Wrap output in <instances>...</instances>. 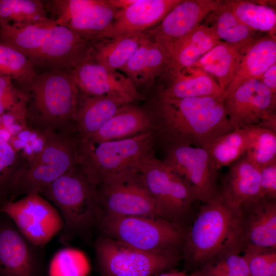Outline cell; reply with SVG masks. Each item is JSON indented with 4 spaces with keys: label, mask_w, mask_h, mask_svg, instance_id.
Wrapping results in <instances>:
<instances>
[{
    "label": "cell",
    "mask_w": 276,
    "mask_h": 276,
    "mask_svg": "<svg viewBox=\"0 0 276 276\" xmlns=\"http://www.w3.org/2000/svg\"><path fill=\"white\" fill-rule=\"evenodd\" d=\"M223 99L226 115L234 129L257 125L276 113V94L257 79L242 82Z\"/></svg>",
    "instance_id": "cell-17"
},
{
    "label": "cell",
    "mask_w": 276,
    "mask_h": 276,
    "mask_svg": "<svg viewBox=\"0 0 276 276\" xmlns=\"http://www.w3.org/2000/svg\"><path fill=\"white\" fill-rule=\"evenodd\" d=\"M155 146L152 130L96 146L79 144L80 164L97 188L110 179L138 173L141 165L155 156Z\"/></svg>",
    "instance_id": "cell-6"
},
{
    "label": "cell",
    "mask_w": 276,
    "mask_h": 276,
    "mask_svg": "<svg viewBox=\"0 0 276 276\" xmlns=\"http://www.w3.org/2000/svg\"><path fill=\"white\" fill-rule=\"evenodd\" d=\"M162 148V161L190 186L197 200L203 204L216 197L219 170L204 148L186 145Z\"/></svg>",
    "instance_id": "cell-13"
},
{
    "label": "cell",
    "mask_w": 276,
    "mask_h": 276,
    "mask_svg": "<svg viewBox=\"0 0 276 276\" xmlns=\"http://www.w3.org/2000/svg\"><path fill=\"white\" fill-rule=\"evenodd\" d=\"M78 106L74 128L80 143H84L122 107L130 104L107 96H89Z\"/></svg>",
    "instance_id": "cell-23"
},
{
    "label": "cell",
    "mask_w": 276,
    "mask_h": 276,
    "mask_svg": "<svg viewBox=\"0 0 276 276\" xmlns=\"http://www.w3.org/2000/svg\"><path fill=\"white\" fill-rule=\"evenodd\" d=\"M139 172L162 217L184 227L182 223L197 200L190 186L155 155L146 160Z\"/></svg>",
    "instance_id": "cell-9"
},
{
    "label": "cell",
    "mask_w": 276,
    "mask_h": 276,
    "mask_svg": "<svg viewBox=\"0 0 276 276\" xmlns=\"http://www.w3.org/2000/svg\"><path fill=\"white\" fill-rule=\"evenodd\" d=\"M248 147V139L243 128H236L203 146L219 170L231 165L244 156Z\"/></svg>",
    "instance_id": "cell-33"
},
{
    "label": "cell",
    "mask_w": 276,
    "mask_h": 276,
    "mask_svg": "<svg viewBox=\"0 0 276 276\" xmlns=\"http://www.w3.org/2000/svg\"><path fill=\"white\" fill-rule=\"evenodd\" d=\"M54 261L64 265L52 264V270L64 267V270L55 276H86L89 270L86 258L77 249L67 248L61 250L55 257Z\"/></svg>",
    "instance_id": "cell-38"
},
{
    "label": "cell",
    "mask_w": 276,
    "mask_h": 276,
    "mask_svg": "<svg viewBox=\"0 0 276 276\" xmlns=\"http://www.w3.org/2000/svg\"><path fill=\"white\" fill-rule=\"evenodd\" d=\"M49 6L56 24L94 42L102 39L119 10L108 0H56Z\"/></svg>",
    "instance_id": "cell-15"
},
{
    "label": "cell",
    "mask_w": 276,
    "mask_h": 276,
    "mask_svg": "<svg viewBox=\"0 0 276 276\" xmlns=\"http://www.w3.org/2000/svg\"><path fill=\"white\" fill-rule=\"evenodd\" d=\"M12 78L0 73V116L14 107L20 101L27 100L20 89L15 87Z\"/></svg>",
    "instance_id": "cell-40"
},
{
    "label": "cell",
    "mask_w": 276,
    "mask_h": 276,
    "mask_svg": "<svg viewBox=\"0 0 276 276\" xmlns=\"http://www.w3.org/2000/svg\"><path fill=\"white\" fill-rule=\"evenodd\" d=\"M249 276H276V252L272 248L248 249L243 252Z\"/></svg>",
    "instance_id": "cell-37"
},
{
    "label": "cell",
    "mask_w": 276,
    "mask_h": 276,
    "mask_svg": "<svg viewBox=\"0 0 276 276\" xmlns=\"http://www.w3.org/2000/svg\"><path fill=\"white\" fill-rule=\"evenodd\" d=\"M260 197L276 199V160L259 168Z\"/></svg>",
    "instance_id": "cell-41"
},
{
    "label": "cell",
    "mask_w": 276,
    "mask_h": 276,
    "mask_svg": "<svg viewBox=\"0 0 276 276\" xmlns=\"http://www.w3.org/2000/svg\"><path fill=\"white\" fill-rule=\"evenodd\" d=\"M0 213L8 217L29 242L42 249L63 226L57 209L37 192L17 201L4 200Z\"/></svg>",
    "instance_id": "cell-11"
},
{
    "label": "cell",
    "mask_w": 276,
    "mask_h": 276,
    "mask_svg": "<svg viewBox=\"0 0 276 276\" xmlns=\"http://www.w3.org/2000/svg\"><path fill=\"white\" fill-rule=\"evenodd\" d=\"M79 89L89 96H107L131 103L142 96L129 79L91 60L82 63L71 72Z\"/></svg>",
    "instance_id": "cell-19"
},
{
    "label": "cell",
    "mask_w": 276,
    "mask_h": 276,
    "mask_svg": "<svg viewBox=\"0 0 276 276\" xmlns=\"http://www.w3.org/2000/svg\"><path fill=\"white\" fill-rule=\"evenodd\" d=\"M236 17L255 31L275 36V10L262 2L246 0L226 1Z\"/></svg>",
    "instance_id": "cell-32"
},
{
    "label": "cell",
    "mask_w": 276,
    "mask_h": 276,
    "mask_svg": "<svg viewBox=\"0 0 276 276\" xmlns=\"http://www.w3.org/2000/svg\"><path fill=\"white\" fill-rule=\"evenodd\" d=\"M45 5L38 0H0V24L22 27L52 20Z\"/></svg>",
    "instance_id": "cell-31"
},
{
    "label": "cell",
    "mask_w": 276,
    "mask_h": 276,
    "mask_svg": "<svg viewBox=\"0 0 276 276\" xmlns=\"http://www.w3.org/2000/svg\"><path fill=\"white\" fill-rule=\"evenodd\" d=\"M221 41L210 27L201 24L174 51L164 72L180 71L191 66Z\"/></svg>",
    "instance_id": "cell-28"
},
{
    "label": "cell",
    "mask_w": 276,
    "mask_h": 276,
    "mask_svg": "<svg viewBox=\"0 0 276 276\" xmlns=\"http://www.w3.org/2000/svg\"><path fill=\"white\" fill-rule=\"evenodd\" d=\"M168 64L161 48L146 37L134 54L121 69L136 86H151ZM137 88V87H136Z\"/></svg>",
    "instance_id": "cell-26"
},
{
    "label": "cell",
    "mask_w": 276,
    "mask_h": 276,
    "mask_svg": "<svg viewBox=\"0 0 276 276\" xmlns=\"http://www.w3.org/2000/svg\"><path fill=\"white\" fill-rule=\"evenodd\" d=\"M275 63V36L267 34L256 38L244 50L239 66L223 93V98L244 81L259 80L263 73Z\"/></svg>",
    "instance_id": "cell-22"
},
{
    "label": "cell",
    "mask_w": 276,
    "mask_h": 276,
    "mask_svg": "<svg viewBox=\"0 0 276 276\" xmlns=\"http://www.w3.org/2000/svg\"><path fill=\"white\" fill-rule=\"evenodd\" d=\"M156 276H196L194 272L189 274L186 271H178L174 269H170L168 271H166L161 272Z\"/></svg>",
    "instance_id": "cell-45"
},
{
    "label": "cell",
    "mask_w": 276,
    "mask_h": 276,
    "mask_svg": "<svg viewBox=\"0 0 276 276\" xmlns=\"http://www.w3.org/2000/svg\"><path fill=\"white\" fill-rule=\"evenodd\" d=\"M100 212L112 215L162 218L140 173L109 180L97 188Z\"/></svg>",
    "instance_id": "cell-14"
},
{
    "label": "cell",
    "mask_w": 276,
    "mask_h": 276,
    "mask_svg": "<svg viewBox=\"0 0 276 276\" xmlns=\"http://www.w3.org/2000/svg\"><path fill=\"white\" fill-rule=\"evenodd\" d=\"M256 125L268 129L276 133V113H273L266 118L262 120Z\"/></svg>",
    "instance_id": "cell-44"
},
{
    "label": "cell",
    "mask_w": 276,
    "mask_h": 276,
    "mask_svg": "<svg viewBox=\"0 0 276 276\" xmlns=\"http://www.w3.org/2000/svg\"><path fill=\"white\" fill-rule=\"evenodd\" d=\"M221 0H182L157 26L144 33L146 38L158 45L166 54L168 63L180 43L217 8Z\"/></svg>",
    "instance_id": "cell-16"
},
{
    "label": "cell",
    "mask_w": 276,
    "mask_h": 276,
    "mask_svg": "<svg viewBox=\"0 0 276 276\" xmlns=\"http://www.w3.org/2000/svg\"><path fill=\"white\" fill-rule=\"evenodd\" d=\"M248 45L240 46L221 41L190 67L199 68L214 76L223 93L234 76Z\"/></svg>",
    "instance_id": "cell-27"
},
{
    "label": "cell",
    "mask_w": 276,
    "mask_h": 276,
    "mask_svg": "<svg viewBox=\"0 0 276 276\" xmlns=\"http://www.w3.org/2000/svg\"><path fill=\"white\" fill-rule=\"evenodd\" d=\"M27 97V119L44 133L72 132L79 89L71 72L52 70L37 74L20 89Z\"/></svg>",
    "instance_id": "cell-3"
},
{
    "label": "cell",
    "mask_w": 276,
    "mask_h": 276,
    "mask_svg": "<svg viewBox=\"0 0 276 276\" xmlns=\"http://www.w3.org/2000/svg\"><path fill=\"white\" fill-rule=\"evenodd\" d=\"M72 133H44L42 149L25 165L10 195L38 192L80 164L79 144Z\"/></svg>",
    "instance_id": "cell-8"
},
{
    "label": "cell",
    "mask_w": 276,
    "mask_h": 276,
    "mask_svg": "<svg viewBox=\"0 0 276 276\" xmlns=\"http://www.w3.org/2000/svg\"><path fill=\"white\" fill-rule=\"evenodd\" d=\"M146 110L155 145L162 147H203L234 129L225 110L223 95L171 99L157 93L150 108Z\"/></svg>",
    "instance_id": "cell-1"
},
{
    "label": "cell",
    "mask_w": 276,
    "mask_h": 276,
    "mask_svg": "<svg viewBox=\"0 0 276 276\" xmlns=\"http://www.w3.org/2000/svg\"><path fill=\"white\" fill-rule=\"evenodd\" d=\"M4 216L0 219V276H39L42 248L29 242Z\"/></svg>",
    "instance_id": "cell-18"
},
{
    "label": "cell",
    "mask_w": 276,
    "mask_h": 276,
    "mask_svg": "<svg viewBox=\"0 0 276 276\" xmlns=\"http://www.w3.org/2000/svg\"><path fill=\"white\" fill-rule=\"evenodd\" d=\"M151 130L150 117L146 110L128 104L122 107L84 143L96 145L122 140Z\"/></svg>",
    "instance_id": "cell-24"
},
{
    "label": "cell",
    "mask_w": 276,
    "mask_h": 276,
    "mask_svg": "<svg viewBox=\"0 0 276 276\" xmlns=\"http://www.w3.org/2000/svg\"><path fill=\"white\" fill-rule=\"evenodd\" d=\"M276 249V199L259 197L237 207L229 251Z\"/></svg>",
    "instance_id": "cell-12"
},
{
    "label": "cell",
    "mask_w": 276,
    "mask_h": 276,
    "mask_svg": "<svg viewBox=\"0 0 276 276\" xmlns=\"http://www.w3.org/2000/svg\"><path fill=\"white\" fill-rule=\"evenodd\" d=\"M24 166L14 147L0 136V203L11 195L15 180Z\"/></svg>",
    "instance_id": "cell-36"
},
{
    "label": "cell",
    "mask_w": 276,
    "mask_h": 276,
    "mask_svg": "<svg viewBox=\"0 0 276 276\" xmlns=\"http://www.w3.org/2000/svg\"><path fill=\"white\" fill-rule=\"evenodd\" d=\"M95 250L101 276H153L172 269L182 257L142 251L106 236L96 241Z\"/></svg>",
    "instance_id": "cell-10"
},
{
    "label": "cell",
    "mask_w": 276,
    "mask_h": 276,
    "mask_svg": "<svg viewBox=\"0 0 276 276\" xmlns=\"http://www.w3.org/2000/svg\"><path fill=\"white\" fill-rule=\"evenodd\" d=\"M0 73L15 80L21 88L37 75L31 62L21 52L0 42Z\"/></svg>",
    "instance_id": "cell-35"
},
{
    "label": "cell",
    "mask_w": 276,
    "mask_h": 276,
    "mask_svg": "<svg viewBox=\"0 0 276 276\" xmlns=\"http://www.w3.org/2000/svg\"><path fill=\"white\" fill-rule=\"evenodd\" d=\"M211 261L225 276H249L247 260L240 254L228 251Z\"/></svg>",
    "instance_id": "cell-39"
},
{
    "label": "cell",
    "mask_w": 276,
    "mask_h": 276,
    "mask_svg": "<svg viewBox=\"0 0 276 276\" xmlns=\"http://www.w3.org/2000/svg\"><path fill=\"white\" fill-rule=\"evenodd\" d=\"M0 42L21 52L34 68L48 71L74 68L91 60L94 43L53 19L22 27L1 24Z\"/></svg>",
    "instance_id": "cell-2"
},
{
    "label": "cell",
    "mask_w": 276,
    "mask_h": 276,
    "mask_svg": "<svg viewBox=\"0 0 276 276\" xmlns=\"http://www.w3.org/2000/svg\"><path fill=\"white\" fill-rule=\"evenodd\" d=\"M170 80L157 94L171 99L220 96L223 93L218 84L208 73L196 67L168 72Z\"/></svg>",
    "instance_id": "cell-25"
},
{
    "label": "cell",
    "mask_w": 276,
    "mask_h": 276,
    "mask_svg": "<svg viewBox=\"0 0 276 276\" xmlns=\"http://www.w3.org/2000/svg\"><path fill=\"white\" fill-rule=\"evenodd\" d=\"M243 128L248 136L245 156L259 169L276 160V133L257 125Z\"/></svg>",
    "instance_id": "cell-34"
},
{
    "label": "cell",
    "mask_w": 276,
    "mask_h": 276,
    "mask_svg": "<svg viewBox=\"0 0 276 276\" xmlns=\"http://www.w3.org/2000/svg\"><path fill=\"white\" fill-rule=\"evenodd\" d=\"M203 23L210 27L218 38L232 44L247 46L256 38L257 31L241 22L226 1L204 18Z\"/></svg>",
    "instance_id": "cell-29"
},
{
    "label": "cell",
    "mask_w": 276,
    "mask_h": 276,
    "mask_svg": "<svg viewBox=\"0 0 276 276\" xmlns=\"http://www.w3.org/2000/svg\"><path fill=\"white\" fill-rule=\"evenodd\" d=\"M104 236L142 251L181 255L186 231L160 217L112 215L100 212L98 221Z\"/></svg>",
    "instance_id": "cell-7"
},
{
    "label": "cell",
    "mask_w": 276,
    "mask_h": 276,
    "mask_svg": "<svg viewBox=\"0 0 276 276\" xmlns=\"http://www.w3.org/2000/svg\"><path fill=\"white\" fill-rule=\"evenodd\" d=\"M136 0H108V2L115 8L120 9L127 7L133 4Z\"/></svg>",
    "instance_id": "cell-46"
},
{
    "label": "cell",
    "mask_w": 276,
    "mask_h": 276,
    "mask_svg": "<svg viewBox=\"0 0 276 276\" xmlns=\"http://www.w3.org/2000/svg\"><path fill=\"white\" fill-rule=\"evenodd\" d=\"M229 166L219 185L218 194L236 207L260 197L259 169L245 154Z\"/></svg>",
    "instance_id": "cell-21"
},
{
    "label": "cell",
    "mask_w": 276,
    "mask_h": 276,
    "mask_svg": "<svg viewBox=\"0 0 276 276\" xmlns=\"http://www.w3.org/2000/svg\"><path fill=\"white\" fill-rule=\"evenodd\" d=\"M58 211L63 226L60 241L68 242L74 234L97 224L100 214L96 187L90 181L80 164L38 192Z\"/></svg>",
    "instance_id": "cell-4"
},
{
    "label": "cell",
    "mask_w": 276,
    "mask_h": 276,
    "mask_svg": "<svg viewBox=\"0 0 276 276\" xmlns=\"http://www.w3.org/2000/svg\"><path fill=\"white\" fill-rule=\"evenodd\" d=\"M237 211V207L218 194L203 203L186 231L182 247L188 267L197 270L229 250Z\"/></svg>",
    "instance_id": "cell-5"
},
{
    "label": "cell",
    "mask_w": 276,
    "mask_h": 276,
    "mask_svg": "<svg viewBox=\"0 0 276 276\" xmlns=\"http://www.w3.org/2000/svg\"><path fill=\"white\" fill-rule=\"evenodd\" d=\"M145 37L144 33L97 41L94 43L91 60L109 69L121 70Z\"/></svg>",
    "instance_id": "cell-30"
},
{
    "label": "cell",
    "mask_w": 276,
    "mask_h": 276,
    "mask_svg": "<svg viewBox=\"0 0 276 276\" xmlns=\"http://www.w3.org/2000/svg\"><path fill=\"white\" fill-rule=\"evenodd\" d=\"M196 276H225L212 262H209L195 271Z\"/></svg>",
    "instance_id": "cell-43"
},
{
    "label": "cell",
    "mask_w": 276,
    "mask_h": 276,
    "mask_svg": "<svg viewBox=\"0 0 276 276\" xmlns=\"http://www.w3.org/2000/svg\"><path fill=\"white\" fill-rule=\"evenodd\" d=\"M181 1L136 0L132 5L118 10L101 40L144 33L160 22Z\"/></svg>",
    "instance_id": "cell-20"
},
{
    "label": "cell",
    "mask_w": 276,
    "mask_h": 276,
    "mask_svg": "<svg viewBox=\"0 0 276 276\" xmlns=\"http://www.w3.org/2000/svg\"><path fill=\"white\" fill-rule=\"evenodd\" d=\"M259 80L276 94V63L268 68Z\"/></svg>",
    "instance_id": "cell-42"
}]
</instances>
